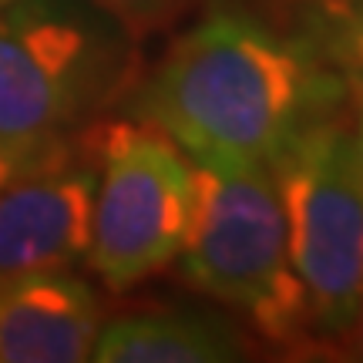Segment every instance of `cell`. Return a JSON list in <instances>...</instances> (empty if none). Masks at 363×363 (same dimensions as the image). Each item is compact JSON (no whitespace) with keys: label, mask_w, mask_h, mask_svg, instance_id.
<instances>
[{"label":"cell","mask_w":363,"mask_h":363,"mask_svg":"<svg viewBox=\"0 0 363 363\" xmlns=\"http://www.w3.org/2000/svg\"><path fill=\"white\" fill-rule=\"evenodd\" d=\"M340 101L343 81L316 44L249 11L219 7L169 48L142 84L138 111L199 165L269 169Z\"/></svg>","instance_id":"6da1fadb"},{"label":"cell","mask_w":363,"mask_h":363,"mask_svg":"<svg viewBox=\"0 0 363 363\" xmlns=\"http://www.w3.org/2000/svg\"><path fill=\"white\" fill-rule=\"evenodd\" d=\"M135 34L91 0L0 7V138L54 142L88 128L138 78Z\"/></svg>","instance_id":"7a4b0ae2"},{"label":"cell","mask_w":363,"mask_h":363,"mask_svg":"<svg viewBox=\"0 0 363 363\" xmlns=\"http://www.w3.org/2000/svg\"><path fill=\"white\" fill-rule=\"evenodd\" d=\"M182 252L189 283L239 310L272 347H316L269 169L195 162V206Z\"/></svg>","instance_id":"3957f363"},{"label":"cell","mask_w":363,"mask_h":363,"mask_svg":"<svg viewBox=\"0 0 363 363\" xmlns=\"http://www.w3.org/2000/svg\"><path fill=\"white\" fill-rule=\"evenodd\" d=\"M269 172L313 340L340 347L363 299V142L333 111L299 131Z\"/></svg>","instance_id":"277c9868"},{"label":"cell","mask_w":363,"mask_h":363,"mask_svg":"<svg viewBox=\"0 0 363 363\" xmlns=\"http://www.w3.org/2000/svg\"><path fill=\"white\" fill-rule=\"evenodd\" d=\"M88 142L98 175L84 256L111 289H131L172 266L185 246L195 165L148 118L88 125Z\"/></svg>","instance_id":"5b68a950"},{"label":"cell","mask_w":363,"mask_h":363,"mask_svg":"<svg viewBox=\"0 0 363 363\" xmlns=\"http://www.w3.org/2000/svg\"><path fill=\"white\" fill-rule=\"evenodd\" d=\"M94 155L81 128L61 155L0 192V276L65 269L88 252Z\"/></svg>","instance_id":"8992f818"},{"label":"cell","mask_w":363,"mask_h":363,"mask_svg":"<svg viewBox=\"0 0 363 363\" xmlns=\"http://www.w3.org/2000/svg\"><path fill=\"white\" fill-rule=\"evenodd\" d=\"M98 293L65 269L0 276V363L91 360L101 333Z\"/></svg>","instance_id":"52a82bcc"},{"label":"cell","mask_w":363,"mask_h":363,"mask_svg":"<svg viewBox=\"0 0 363 363\" xmlns=\"http://www.w3.org/2000/svg\"><path fill=\"white\" fill-rule=\"evenodd\" d=\"M252 343L239 326L208 313L148 310L101 323L91 360L98 363H229Z\"/></svg>","instance_id":"ba28073f"},{"label":"cell","mask_w":363,"mask_h":363,"mask_svg":"<svg viewBox=\"0 0 363 363\" xmlns=\"http://www.w3.org/2000/svg\"><path fill=\"white\" fill-rule=\"evenodd\" d=\"M94 7L111 13L118 24L135 38H145L152 30L175 24L195 0H91Z\"/></svg>","instance_id":"9c48e42d"},{"label":"cell","mask_w":363,"mask_h":363,"mask_svg":"<svg viewBox=\"0 0 363 363\" xmlns=\"http://www.w3.org/2000/svg\"><path fill=\"white\" fill-rule=\"evenodd\" d=\"M71 138H54V142H7V138H0V192L11 182L24 179L34 169L54 162L71 145Z\"/></svg>","instance_id":"30bf717a"},{"label":"cell","mask_w":363,"mask_h":363,"mask_svg":"<svg viewBox=\"0 0 363 363\" xmlns=\"http://www.w3.org/2000/svg\"><path fill=\"white\" fill-rule=\"evenodd\" d=\"M333 17V48L343 65L363 71V0H347L337 11H330Z\"/></svg>","instance_id":"8fae6325"},{"label":"cell","mask_w":363,"mask_h":363,"mask_svg":"<svg viewBox=\"0 0 363 363\" xmlns=\"http://www.w3.org/2000/svg\"><path fill=\"white\" fill-rule=\"evenodd\" d=\"M340 350H347V357H353V360H363V299H360V310H357V320H353L350 333L340 343Z\"/></svg>","instance_id":"7c38bea8"},{"label":"cell","mask_w":363,"mask_h":363,"mask_svg":"<svg viewBox=\"0 0 363 363\" xmlns=\"http://www.w3.org/2000/svg\"><path fill=\"white\" fill-rule=\"evenodd\" d=\"M316 4H320L323 11H337L340 4H347V0H316Z\"/></svg>","instance_id":"4fadbf2b"},{"label":"cell","mask_w":363,"mask_h":363,"mask_svg":"<svg viewBox=\"0 0 363 363\" xmlns=\"http://www.w3.org/2000/svg\"><path fill=\"white\" fill-rule=\"evenodd\" d=\"M4 4H7V0H0V7H4Z\"/></svg>","instance_id":"5bb4252c"},{"label":"cell","mask_w":363,"mask_h":363,"mask_svg":"<svg viewBox=\"0 0 363 363\" xmlns=\"http://www.w3.org/2000/svg\"><path fill=\"white\" fill-rule=\"evenodd\" d=\"M360 142H363V138H360Z\"/></svg>","instance_id":"9a60e30c"}]
</instances>
